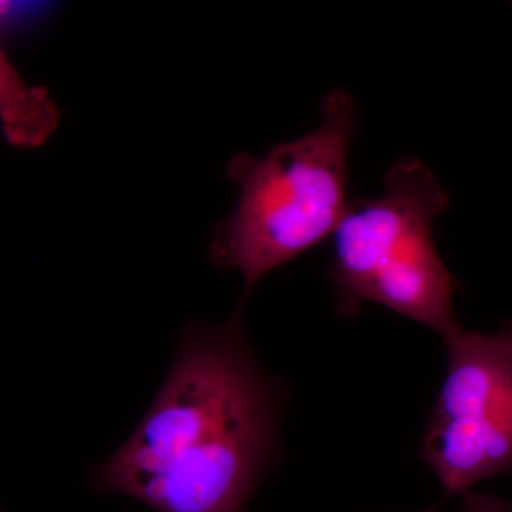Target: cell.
<instances>
[{
	"mask_svg": "<svg viewBox=\"0 0 512 512\" xmlns=\"http://www.w3.org/2000/svg\"><path fill=\"white\" fill-rule=\"evenodd\" d=\"M383 185L379 198L350 201L333 232L329 279L336 312L349 318L365 303H379L444 338L460 328L454 278L433 232L447 210V191L414 157L393 164Z\"/></svg>",
	"mask_w": 512,
	"mask_h": 512,
	"instance_id": "cell-3",
	"label": "cell"
},
{
	"mask_svg": "<svg viewBox=\"0 0 512 512\" xmlns=\"http://www.w3.org/2000/svg\"><path fill=\"white\" fill-rule=\"evenodd\" d=\"M9 3H0V19ZM56 101L43 86L23 79L0 43V130L10 146L33 150L45 146L59 127Z\"/></svg>",
	"mask_w": 512,
	"mask_h": 512,
	"instance_id": "cell-5",
	"label": "cell"
},
{
	"mask_svg": "<svg viewBox=\"0 0 512 512\" xmlns=\"http://www.w3.org/2000/svg\"><path fill=\"white\" fill-rule=\"evenodd\" d=\"M281 409L242 312L220 328L190 326L156 400L94 484L157 512H242L274 467Z\"/></svg>",
	"mask_w": 512,
	"mask_h": 512,
	"instance_id": "cell-1",
	"label": "cell"
},
{
	"mask_svg": "<svg viewBox=\"0 0 512 512\" xmlns=\"http://www.w3.org/2000/svg\"><path fill=\"white\" fill-rule=\"evenodd\" d=\"M447 375L421 458L448 495L512 474V319L497 332L457 328L444 336Z\"/></svg>",
	"mask_w": 512,
	"mask_h": 512,
	"instance_id": "cell-4",
	"label": "cell"
},
{
	"mask_svg": "<svg viewBox=\"0 0 512 512\" xmlns=\"http://www.w3.org/2000/svg\"><path fill=\"white\" fill-rule=\"evenodd\" d=\"M463 512H512V501L495 494L468 493L461 495Z\"/></svg>",
	"mask_w": 512,
	"mask_h": 512,
	"instance_id": "cell-6",
	"label": "cell"
},
{
	"mask_svg": "<svg viewBox=\"0 0 512 512\" xmlns=\"http://www.w3.org/2000/svg\"><path fill=\"white\" fill-rule=\"evenodd\" d=\"M322 121L298 140L265 156L238 153L227 165L237 207L212 232V264L235 269L245 298L256 282L315 248L338 228L349 198V150L357 107L345 89L320 104Z\"/></svg>",
	"mask_w": 512,
	"mask_h": 512,
	"instance_id": "cell-2",
	"label": "cell"
}]
</instances>
